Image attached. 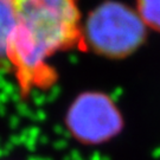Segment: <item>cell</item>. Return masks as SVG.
<instances>
[{"mask_svg":"<svg viewBox=\"0 0 160 160\" xmlns=\"http://www.w3.org/2000/svg\"><path fill=\"white\" fill-rule=\"evenodd\" d=\"M16 28L7 52L23 96L52 86L57 75L49 59L83 46L77 0H14Z\"/></svg>","mask_w":160,"mask_h":160,"instance_id":"obj_1","label":"cell"},{"mask_svg":"<svg viewBox=\"0 0 160 160\" xmlns=\"http://www.w3.org/2000/svg\"><path fill=\"white\" fill-rule=\"evenodd\" d=\"M147 38V26L129 6L104 1L95 7L83 25L86 50L108 59H123L137 52Z\"/></svg>","mask_w":160,"mask_h":160,"instance_id":"obj_2","label":"cell"},{"mask_svg":"<svg viewBox=\"0 0 160 160\" xmlns=\"http://www.w3.org/2000/svg\"><path fill=\"white\" fill-rule=\"evenodd\" d=\"M64 123L70 135L86 146H97L120 134L123 115L108 94L87 90L75 97L67 109Z\"/></svg>","mask_w":160,"mask_h":160,"instance_id":"obj_3","label":"cell"},{"mask_svg":"<svg viewBox=\"0 0 160 160\" xmlns=\"http://www.w3.org/2000/svg\"><path fill=\"white\" fill-rule=\"evenodd\" d=\"M16 28L14 0H0V70H8L7 52Z\"/></svg>","mask_w":160,"mask_h":160,"instance_id":"obj_4","label":"cell"},{"mask_svg":"<svg viewBox=\"0 0 160 160\" xmlns=\"http://www.w3.org/2000/svg\"><path fill=\"white\" fill-rule=\"evenodd\" d=\"M137 12L147 29L160 32V0H137Z\"/></svg>","mask_w":160,"mask_h":160,"instance_id":"obj_5","label":"cell"}]
</instances>
